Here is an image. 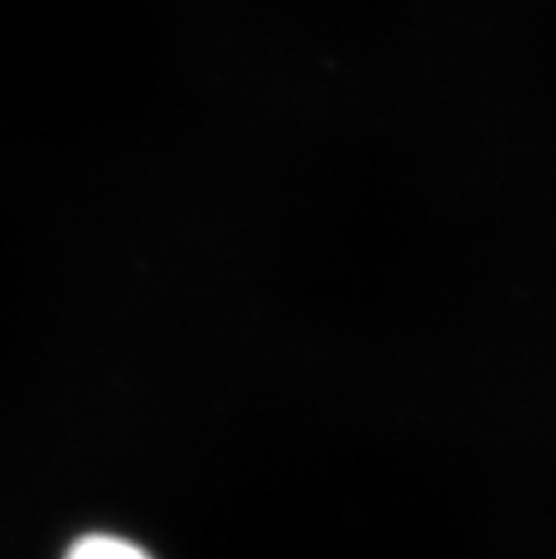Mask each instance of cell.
Segmentation results:
<instances>
[{
  "mask_svg": "<svg viewBox=\"0 0 556 559\" xmlns=\"http://www.w3.org/2000/svg\"><path fill=\"white\" fill-rule=\"evenodd\" d=\"M66 559H151L145 548H140L131 539L111 537V534H92V537L78 539L69 548Z\"/></svg>",
  "mask_w": 556,
  "mask_h": 559,
  "instance_id": "cell-1",
  "label": "cell"
}]
</instances>
